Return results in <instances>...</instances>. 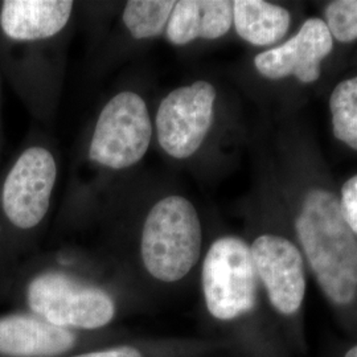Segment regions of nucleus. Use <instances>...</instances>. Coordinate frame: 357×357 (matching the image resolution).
<instances>
[{
	"label": "nucleus",
	"instance_id": "f8f14e48",
	"mask_svg": "<svg viewBox=\"0 0 357 357\" xmlns=\"http://www.w3.org/2000/svg\"><path fill=\"white\" fill-rule=\"evenodd\" d=\"M231 26L233 1L180 0L169 16L165 38L174 47H184L199 38H222Z\"/></svg>",
	"mask_w": 357,
	"mask_h": 357
},
{
	"label": "nucleus",
	"instance_id": "423d86ee",
	"mask_svg": "<svg viewBox=\"0 0 357 357\" xmlns=\"http://www.w3.org/2000/svg\"><path fill=\"white\" fill-rule=\"evenodd\" d=\"M217 90L205 79L168 91L158 105L153 137L175 160L190 159L204 143L215 118Z\"/></svg>",
	"mask_w": 357,
	"mask_h": 357
},
{
	"label": "nucleus",
	"instance_id": "6ab92c4d",
	"mask_svg": "<svg viewBox=\"0 0 357 357\" xmlns=\"http://www.w3.org/2000/svg\"><path fill=\"white\" fill-rule=\"evenodd\" d=\"M343 357H357V344L351 347V348L345 352V355Z\"/></svg>",
	"mask_w": 357,
	"mask_h": 357
},
{
	"label": "nucleus",
	"instance_id": "f257e3e1",
	"mask_svg": "<svg viewBox=\"0 0 357 357\" xmlns=\"http://www.w3.org/2000/svg\"><path fill=\"white\" fill-rule=\"evenodd\" d=\"M295 230L320 289L332 305L357 298V236L345 222L340 200L324 190L308 192Z\"/></svg>",
	"mask_w": 357,
	"mask_h": 357
},
{
	"label": "nucleus",
	"instance_id": "1a4fd4ad",
	"mask_svg": "<svg viewBox=\"0 0 357 357\" xmlns=\"http://www.w3.org/2000/svg\"><path fill=\"white\" fill-rule=\"evenodd\" d=\"M332 47L333 38L326 22L311 17L290 40L257 54L255 69L270 79L294 75L303 84L315 82L320 77V63L330 54Z\"/></svg>",
	"mask_w": 357,
	"mask_h": 357
},
{
	"label": "nucleus",
	"instance_id": "dca6fc26",
	"mask_svg": "<svg viewBox=\"0 0 357 357\" xmlns=\"http://www.w3.org/2000/svg\"><path fill=\"white\" fill-rule=\"evenodd\" d=\"M326 24L332 38L351 43L357 38V0H336L326 10Z\"/></svg>",
	"mask_w": 357,
	"mask_h": 357
},
{
	"label": "nucleus",
	"instance_id": "2eb2a0df",
	"mask_svg": "<svg viewBox=\"0 0 357 357\" xmlns=\"http://www.w3.org/2000/svg\"><path fill=\"white\" fill-rule=\"evenodd\" d=\"M333 134L357 150V76L342 81L330 98Z\"/></svg>",
	"mask_w": 357,
	"mask_h": 357
},
{
	"label": "nucleus",
	"instance_id": "4468645a",
	"mask_svg": "<svg viewBox=\"0 0 357 357\" xmlns=\"http://www.w3.org/2000/svg\"><path fill=\"white\" fill-rule=\"evenodd\" d=\"M175 4L174 0H130L123 7L122 23L128 35L139 41L165 36Z\"/></svg>",
	"mask_w": 357,
	"mask_h": 357
},
{
	"label": "nucleus",
	"instance_id": "0eeeda50",
	"mask_svg": "<svg viewBox=\"0 0 357 357\" xmlns=\"http://www.w3.org/2000/svg\"><path fill=\"white\" fill-rule=\"evenodd\" d=\"M59 176L57 160L44 146H31L11 167L1 190V206L17 229H33L51 206Z\"/></svg>",
	"mask_w": 357,
	"mask_h": 357
},
{
	"label": "nucleus",
	"instance_id": "f3484780",
	"mask_svg": "<svg viewBox=\"0 0 357 357\" xmlns=\"http://www.w3.org/2000/svg\"><path fill=\"white\" fill-rule=\"evenodd\" d=\"M340 208L345 222L357 236V175L343 185Z\"/></svg>",
	"mask_w": 357,
	"mask_h": 357
},
{
	"label": "nucleus",
	"instance_id": "20e7f679",
	"mask_svg": "<svg viewBox=\"0 0 357 357\" xmlns=\"http://www.w3.org/2000/svg\"><path fill=\"white\" fill-rule=\"evenodd\" d=\"M153 139V116L146 100L134 90H121L98 113L88 159L109 172L128 171L144 159Z\"/></svg>",
	"mask_w": 357,
	"mask_h": 357
},
{
	"label": "nucleus",
	"instance_id": "7ed1b4c3",
	"mask_svg": "<svg viewBox=\"0 0 357 357\" xmlns=\"http://www.w3.org/2000/svg\"><path fill=\"white\" fill-rule=\"evenodd\" d=\"M32 314L69 331H96L116 315L114 296L98 284L63 270L38 274L26 287Z\"/></svg>",
	"mask_w": 357,
	"mask_h": 357
},
{
	"label": "nucleus",
	"instance_id": "f03ea898",
	"mask_svg": "<svg viewBox=\"0 0 357 357\" xmlns=\"http://www.w3.org/2000/svg\"><path fill=\"white\" fill-rule=\"evenodd\" d=\"M202 249V221L185 196L165 195L150 205L142 222L139 257L153 280L162 283L184 280L197 265Z\"/></svg>",
	"mask_w": 357,
	"mask_h": 357
},
{
	"label": "nucleus",
	"instance_id": "6e6552de",
	"mask_svg": "<svg viewBox=\"0 0 357 357\" xmlns=\"http://www.w3.org/2000/svg\"><path fill=\"white\" fill-rule=\"evenodd\" d=\"M259 284L271 307L284 318L298 315L306 296L307 281L302 252L287 238L262 234L250 245Z\"/></svg>",
	"mask_w": 357,
	"mask_h": 357
},
{
	"label": "nucleus",
	"instance_id": "9d476101",
	"mask_svg": "<svg viewBox=\"0 0 357 357\" xmlns=\"http://www.w3.org/2000/svg\"><path fill=\"white\" fill-rule=\"evenodd\" d=\"M76 333L35 314L0 318V355L4 357H56L76 344Z\"/></svg>",
	"mask_w": 357,
	"mask_h": 357
},
{
	"label": "nucleus",
	"instance_id": "9b49d317",
	"mask_svg": "<svg viewBox=\"0 0 357 357\" xmlns=\"http://www.w3.org/2000/svg\"><path fill=\"white\" fill-rule=\"evenodd\" d=\"M75 3L68 0H6L0 10L3 33L15 41H44L69 24Z\"/></svg>",
	"mask_w": 357,
	"mask_h": 357
},
{
	"label": "nucleus",
	"instance_id": "a211bd4d",
	"mask_svg": "<svg viewBox=\"0 0 357 357\" xmlns=\"http://www.w3.org/2000/svg\"><path fill=\"white\" fill-rule=\"evenodd\" d=\"M70 357H143L141 351L131 345H116L97 351H90Z\"/></svg>",
	"mask_w": 357,
	"mask_h": 357
},
{
	"label": "nucleus",
	"instance_id": "ddd939ff",
	"mask_svg": "<svg viewBox=\"0 0 357 357\" xmlns=\"http://www.w3.org/2000/svg\"><path fill=\"white\" fill-rule=\"evenodd\" d=\"M291 16L286 8L262 0L233 1V26L240 38L255 47H268L289 31Z\"/></svg>",
	"mask_w": 357,
	"mask_h": 357
},
{
	"label": "nucleus",
	"instance_id": "39448f33",
	"mask_svg": "<svg viewBox=\"0 0 357 357\" xmlns=\"http://www.w3.org/2000/svg\"><path fill=\"white\" fill-rule=\"evenodd\" d=\"M258 287L250 245L237 236L213 241L202 266V289L209 315L221 323L243 319L257 306Z\"/></svg>",
	"mask_w": 357,
	"mask_h": 357
}]
</instances>
